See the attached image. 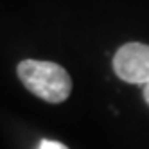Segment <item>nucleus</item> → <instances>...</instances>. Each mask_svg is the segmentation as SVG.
Masks as SVG:
<instances>
[{"label":"nucleus","instance_id":"f03ea898","mask_svg":"<svg viewBox=\"0 0 149 149\" xmlns=\"http://www.w3.org/2000/svg\"><path fill=\"white\" fill-rule=\"evenodd\" d=\"M113 70L122 81L133 84L149 83V45L126 43L113 58Z\"/></svg>","mask_w":149,"mask_h":149},{"label":"nucleus","instance_id":"7ed1b4c3","mask_svg":"<svg viewBox=\"0 0 149 149\" xmlns=\"http://www.w3.org/2000/svg\"><path fill=\"white\" fill-rule=\"evenodd\" d=\"M38 149H68L65 144L61 142H56V140H49V138H43V140L40 142Z\"/></svg>","mask_w":149,"mask_h":149},{"label":"nucleus","instance_id":"f257e3e1","mask_svg":"<svg viewBox=\"0 0 149 149\" xmlns=\"http://www.w3.org/2000/svg\"><path fill=\"white\" fill-rule=\"evenodd\" d=\"M16 72L22 84L31 93L50 104L67 101L72 92V79L68 72L58 63L25 59L18 63Z\"/></svg>","mask_w":149,"mask_h":149},{"label":"nucleus","instance_id":"20e7f679","mask_svg":"<svg viewBox=\"0 0 149 149\" xmlns=\"http://www.w3.org/2000/svg\"><path fill=\"white\" fill-rule=\"evenodd\" d=\"M144 99H146V102L149 104V83L144 86Z\"/></svg>","mask_w":149,"mask_h":149}]
</instances>
